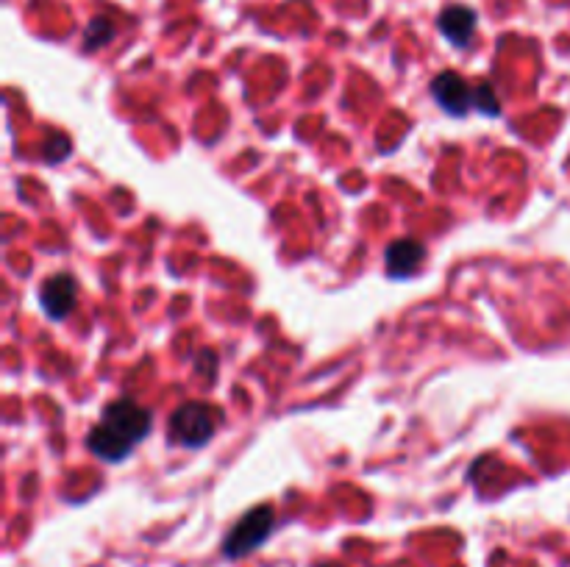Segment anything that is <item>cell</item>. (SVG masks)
<instances>
[{"mask_svg":"<svg viewBox=\"0 0 570 567\" xmlns=\"http://www.w3.org/2000/svg\"><path fill=\"white\" fill-rule=\"evenodd\" d=\"M431 98L451 117H465L476 109V87H468V81L454 70H445L431 78Z\"/></svg>","mask_w":570,"mask_h":567,"instance_id":"obj_4","label":"cell"},{"mask_svg":"<svg viewBox=\"0 0 570 567\" xmlns=\"http://www.w3.org/2000/svg\"><path fill=\"white\" fill-rule=\"evenodd\" d=\"M476 23L479 14L470 6H448L440 17H437V28L454 48H468V42L476 34Z\"/></svg>","mask_w":570,"mask_h":567,"instance_id":"obj_6","label":"cell"},{"mask_svg":"<svg viewBox=\"0 0 570 567\" xmlns=\"http://www.w3.org/2000/svg\"><path fill=\"white\" fill-rule=\"evenodd\" d=\"M39 303H42L45 315L51 317V320H64L76 309L78 281L73 276H67V273H56V276H51L42 284Z\"/></svg>","mask_w":570,"mask_h":567,"instance_id":"obj_5","label":"cell"},{"mask_svg":"<svg viewBox=\"0 0 570 567\" xmlns=\"http://www.w3.org/2000/svg\"><path fill=\"white\" fill-rule=\"evenodd\" d=\"M153 426L151 412L134 401H114L106 406L101 423L89 431L87 448L103 462H123Z\"/></svg>","mask_w":570,"mask_h":567,"instance_id":"obj_1","label":"cell"},{"mask_svg":"<svg viewBox=\"0 0 570 567\" xmlns=\"http://www.w3.org/2000/svg\"><path fill=\"white\" fill-rule=\"evenodd\" d=\"M476 112L487 114V117L501 114V103H498L493 84H476Z\"/></svg>","mask_w":570,"mask_h":567,"instance_id":"obj_9","label":"cell"},{"mask_svg":"<svg viewBox=\"0 0 570 567\" xmlns=\"http://www.w3.org/2000/svg\"><path fill=\"white\" fill-rule=\"evenodd\" d=\"M426 256V248L415 240H398L393 242L387 253H384V262H387V273L393 278H409L415 276L420 270V262Z\"/></svg>","mask_w":570,"mask_h":567,"instance_id":"obj_7","label":"cell"},{"mask_svg":"<svg viewBox=\"0 0 570 567\" xmlns=\"http://www.w3.org/2000/svg\"><path fill=\"white\" fill-rule=\"evenodd\" d=\"M112 37H114L112 20L95 17V20L87 26V31H84V48H87V51H101L103 45L112 42Z\"/></svg>","mask_w":570,"mask_h":567,"instance_id":"obj_8","label":"cell"},{"mask_svg":"<svg viewBox=\"0 0 570 567\" xmlns=\"http://www.w3.org/2000/svg\"><path fill=\"white\" fill-rule=\"evenodd\" d=\"M273 526H276L273 506H256L248 515H242L237 520V526L228 531L226 542H223L226 559H240V556L254 554L256 548L273 534Z\"/></svg>","mask_w":570,"mask_h":567,"instance_id":"obj_3","label":"cell"},{"mask_svg":"<svg viewBox=\"0 0 570 567\" xmlns=\"http://www.w3.org/2000/svg\"><path fill=\"white\" fill-rule=\"evenodd\" d=\"M167 431H170V440L181 445V448H201V445H206V442L215 437V409L209 404H198V401L178 406L173 417H170Z\"/></svg>","mask_w":570,"mask_h":567,"instance_id":"obj_2","label":"cell"}]
</instances>
